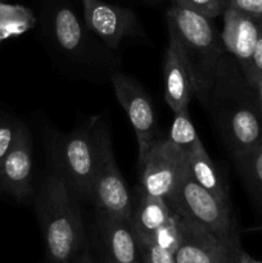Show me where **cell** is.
Masks as SVG:
<instances>
[{"label":"cell","instance_id":"4316f807","mask_svg":"<svg viewBox=\"0 0 262 263\" xmlns=\"http://www.w3.org/2000/svg\"><path fill=\"white\" fill-rule=\"evenodd\" d=\"M240 261H241V263H262V262H258V261H256V259L252 258V257L249 256V254H247L244 251L241 252V254H240Z\"/></svg>","mask_w":262,"mask_h":263},{"label":"cell","instance_id":"e0dca14e","mask_svg":"<svg viewBox=\"0 0 262 263\" xmlns=\"http://www.w3.org/2000/svg\"><path fill=\"white\" fill-rule=\"evenodd\" d=\"M188 172L203 189L211 193L223 204L231 205L225 175L210 158L203 143L198 144L188 153Z\"/></svg>","mask_w":262,"mask_h":263},{"label":"cell","instance_id":"52a82bcc","mask_svg":"<svg viewBox=\"0 0 262 263\" xmlns=\"http://www.w3.org/2000/svg\"><path fill=\"white\" fill-rule=\"evenodd\" d=\"M92 204L118 217L130 218L131 193L116 163L110 133L107 123L98 120L97 161H95Z\"/></svg>","mask_w":262,"mask_h":263},{"label":"cell","instance_id":"484cf974","mask_svg":"<svg viewBox=\"0 0 262 263\" xmlns=\"http://www.w3.org/2000/svg\"><path fill=\"white\" fill-rule=\"evenodd\" d=\"M73 263H95V262H94V259H92L90 252L87 251V248H85L84 251L81 252V254L77 257L76 261H74Z\"/></svg>","mask_w":262,"mask_h":263},{"label":"cell","instance_id":"4fadbf2b","mask_svg":"<svg viewBox=\"0 0 262 263\" xmlns=\"http://www.w3.org/2000/svg\"><path fill=\"white\" fill-rule=\"evenodd\" d=\"M0 189L17 200L26 199L32 193V139L22 123L0 163Z\"/></svg>","mask_w":262,"mask_h":263},{"label":"cell","instance_id":"277c9868","mask_svg":"<svg viewBox=\"0 0 262 263\" xmlns=\"http://www.w3.org/2000/svg\"><path fill=\"white\" fill-rule=\"evenodd\" d=\"M94 117L81 127L51 140L54 172L61 177L79 202L92 204L95 161H97V125Z\"/></svg>","mask_w":262,"mask_h":263},{"label":"cell","instance_id":"9a60e30c","mask_svg":"<svg viewBox=\"0 0 262 263\" xmlns=\"http://www.w3.org/2000/svg\"><path fill=\"white\" fill-rule=\"evenodd\" d=\"M175 211L163 198L154 197L141 187L131 193L130 222L138 241H148L172 220Z\"/></svg>","mask_w":262,"mask_h":263},{"label":"cell","instance_id":"ac0fdd59","mask_svg":"<svg viewBox=\"0 0 262 263\" xmlns=\"http://www.w3.org/2000/svg\"><path fill=\"white\" fill-rule=\"evenodd\" d=\"M233 159L249 195L262 211V144L248 152L235 154Z\"/></svg>","mask_w":262,"mask_h":263},{"label":"cell","instance_id":"5b68a950","mask_svg":"<svg viewBox=\"0 0 262 263\" xmlns=\"http://www.w3.org/2000/svg\"><path fill=\"white\" fill-rule=\"evenodd\" d=\"M167 202L175 212L200 223L223 240H239L231 205L223 204L198 185L188 170Z\"/></svg>","mask_w":262,"mask_h":263},{"label":"cell","instance_id":"6da1fadb","mask_svg":"<svg viewBox=\"0 0 262 263\" xmlns=\"http://www.w3.org/2000/svg\"><path fill=\"white\" fill-rule=\"evenodd\" d=\"M205 109L231 156L262 144V110L238 62L221 57Z\"/></svg>","mask_w":262,"mask_h":263},{"label":"cell","instance_id":"8fae6325","mask_svg":"<svg viewBox=\"0 0 262 263\" xmlns=\"http://www.w3.org/2000/svg\"><path fill=\"white\" fill-rule=\"evenodd\" d=\"M81 3L86 27L112 50H117L126 39L141 33L133 10L103 0H84Z\"/></svg>","mask_w":262,"mask_h":263},{"label":"cell","instance_id":"ffe728a7","mask_svg":"<svg viewBox=\"0 0 262 263\" xmlns=\"http://www.w3.org/2000/svg\"><path fill=\"white\" fill-rule=\"evenodd\" d=\"M139 257L143 263H176L175 251L156 240L138 241Z\"/></svg>","mask_w":262,"mask_h":263},{"label":"cell","instance_id":"44dd1931","mask_svg":"<svg viewBox=\"0 0 262 263\" xmlns=\"http://www.w3.org/2000/svg\"><path fill=\"white\" fill-rule=\"evenodd\" d=\"M172 4L200 13L212 20L218 15H222L228 8L226 0H172Z\"/></svg>","mask_w":262,"mask_h":263},{"label":"cell","instance_id":"603a6c76","mask_svg":"<svg viewBox=\"0 0 262 263\" xmlns=\"http://www.w3.org/2000/svg\"><path fill=\"white\" fill-rule=\"evenodd\" d=\"M228 7L262 21V0H226Z\"/></svg>","mask_w":262,"mask_h":263},{"label":"cell","instance_id":"7a4b0ae2","mask_svg":"<svg viewBox=\"0 0 262 263\" xmlns=\"http://www.w3.org/2000/svg\"><path fill=\"white\" fill-rule=\"evenodd\" d=\"M169 32L175 36L181 49L192 91L205 107L215 82L221 57L225 55L221 35L212 18L172 4L166 14Z\"/></svg>","mask_w":262,"mask_h":263},{"label":"cell","instance_id":"f1b7e54d","mask_svg":"<svg viewBox=\"0 0 262 263\" xmlns=\"http://www.w3.org/2000/svg\"><path fill=\"white\" fill-rule=\"evenodd\" d=\"M128 263H143V262H141L140 259L138 258V259H135V261H133V262H128Z\"/></svg>","mask_w":262,"mask_h":263},{"label":"cell","instance_id":"d6986e66","mask_svg":"<svg viewBox=\"0 0 262 263\" xmlns=\"http://www.w3.org/2000/svg\"><path fill=\"white\" fill-rule=\"evenodd\" d=\"M167 139L172 144L182 149L186 154L192 149H194L198 144L202 143L192 120H190L189 108H184L180 112L174 113V121H172Z\"/></svg>","mask_w":262,"mask_h":263},{"label":"cell","instance_id":"83f0119b","mask_svg":"<svg viewBox=\"0 0 262 263\" xmlns=\"http://www.w3.org/2000/svg\"><path fill=\"white\" fill-rule=\"evenodd\" d=\"M241 252H243V249H241V251L239 252L238 256L234 257V258L229 259V261H226V262H223V263H241V261H240V254H241Z\"/></svg>","mask_w":262,"mask_h":263},{"label":"cell","instance_id":"f546056e","mask_svg":"<svg viewBox=\"0 0 262 263\" xmlns=\"http://www.w3.org/2000/svg\"><path fill=\"white\" fill-rule=\"evenodd\" d=\"M81 2H84V0H81Z\"/></svg>","mask_w":262,"mask_h":263},{"label":"cell","instance_id":"7402d4cb","mask_svg":"<svg viewBox=\"0 0 262 263\" xmlns=\"http://www.w3.org/2000/svg\"><path fill=\"white\" fill-rule=\"evenodd\" d=\"M20 125L21 123L10 120V118L0 116V163L7 156L9 149L12 148Z\"/></svg>","mask_w":262,"mask_h":263},{"label":"cell","instance_id":"30bf717a","mask_svg":"<svg viewBox=\"0 0 262 263\" xmlns=\"http://www.w3.org/2000/svg\"><path fill=\"white\" fill-rule=\"evenodd\" d=\"M176 263H223L241 251L240 241L223 240L200 223L177 213Z\"/></svg>","mask_w":262,"mask_h":263},{"label":"cell","instance_id":"5bb4252c","mask_svg":"<svg viewBox=\"0 0 262 263\" xmlns=\"http://www.w3.org/2000/svg\"><path fill=\"white\" fill-rule=\"evenodd\" d=\"M223 31L221 33L226 53L230 54L241 71L252 68V58L261 32L262 21L228 7L223 12Z\"/></svg>","mask_w":262,"mask_h":263},{"label":"cell","instance_id":"7c38bea8","mask_svg":"<svg viewBox=\"0 0 262 263\" xmlns=\"http://www.w3.org/2000/svg\"><path fill=\"white\" fill-rule=\"evenodd\" d=\"M92 236L105 263H128L139 258L138 239L130 218L95 210Z\"/></svg>","mask_w":262,"mask_h":263},{"label":"cell","instance_id":"cb8c5ba5","mask_svg":"<svg viewBox=\"0 0 262 263\" xmlns=\"http://www.w3.org/2000/svg\"><path fill=\"white\" fill-rule=\"evenodd\" d=\"M243 73L246 79L248 80L249 84H251L252 89H253L254 94L257 97V100H258L259 108L262 110V76L256 73L254 71H243Z\"/></svg>","mask_w":262,"mask_h":263},{"label":"cell","instance_id":"ba28073f","mask_svg":"<svg viewBox=\"0 0 262 263\" xmlns=\"http://www.w3.org/2000/svg\"><path fill=\"white\" fill-rule=\"evenodd\" d=\"M110 82L135 133L139 148L138 164L140 167L157 141V120L153 104L144 87L131 76L113 71Z\"/></svg>","mask_w":262,"mask_h":263},{"label":"cell","instance_id":"2e32d148","mask_svg":"<svg viewBox=\"0 0 262 263\" xmlns=\"http://www.w3.org/2000/svg\"><path fill=\"white\" fill-rule=\"evenodd\" d=\"M163 85L164 100L172 112L177 113L189 107L192 84L181 49L171 32H169V45L164 55Z\"/></svg>","mask_w":262,"mask_h":263},{"label":"cell","instance_id":"3957f363","mask_svg":"<svg viewBox=\"0 0 262 263\" xmlns=\"http://www.w3.org/2000/svg\"><path fill=\"white\" fill-rule=\"evenodd\" d=\"M36 215L50 263H73L86 248V233L79 200L63 180L51 174L35 203Z\"/></svg>","mask_w":262,"mask_h":263},{"label":"cell","instance_id":"d4e9b609","mask_svg":"<svg viewBox=\"0 0 262 263\" xmlns=\"http://www.w3.org/2000/svg\"><path fill=\"white\" fill-rule=\"evenodd\" d=\"M248 71H254L256 73L262 76V25L261 32H259L258 40H257L256 48L253 51V58H252V68Z\"/></svg>","mask_w":262,"mask_h":263},{"label":"cell","instance_id":"8992f818","mask_svg":"<svg viewBox=\"0 0 262 263\" xmlns=\"http://www.w3.org/2000/svg\"><path fill=\"white\" fill-rule=\"evenodd\" d=\"M46 31L51 44L63 55L84 64L113 63V57L103 48L105 46L86 25L80 22L71 7L58 5L46 18Z\"/></svg>","mask_w":262,"mask_h":263},{"label":"cell","instance_id":"9c48e42d","mask_svg":"<svg viewBox=\"0 0 262 263\" xmlns=\"http://www.w3.org/2000/svg\"><path fill=\"white\" fill-rule=\"evenodd\" d=\"M140 170V187L169 200L188 170V154L169 139L157 140Z\"/></svg>","mask_w":262,"mask_h":263}]
</instances>
